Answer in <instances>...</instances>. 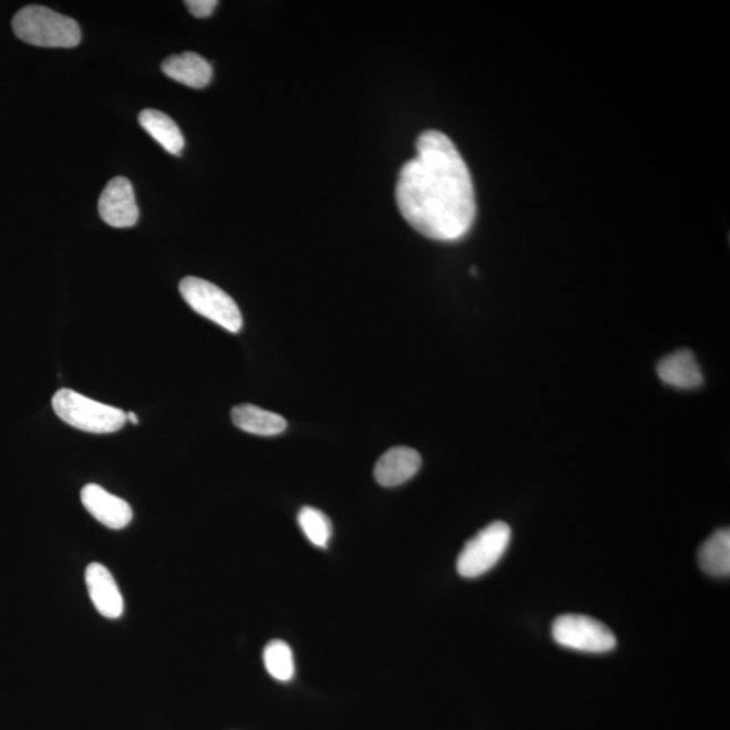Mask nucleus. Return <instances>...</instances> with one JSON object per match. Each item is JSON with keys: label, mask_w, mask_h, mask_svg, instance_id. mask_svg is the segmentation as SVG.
<instances>
[{"label": "nucleus", "mask_w": 730, "mask_h": 730, "mask_svg": "<svg viewBox=\"0 0 730 730\" xmlns=\"http://www.w3.org/2000/svg\"><path fill=\"white\" fill-rule=\"evenodd\" d=\"M417 155L403 165L397 183V205L411 228L435 241L467 236L476 217L469 165L446 134L422 133Z\"/></svg>", "instance_id": "obj_1"}, {"label": "nucleus", "mask_w": 730, "mask_h": 730, "mask_svg": "<svg viewBox=\"0 0 730 730\" xmlns=\"http://www.w3.org/2000/svg\"><path fill=\"white\" fill-rule=\"evenodd\" d=\"M12 32L27 44L41 48H75L82 30L71 17L44 8L28 6L12 18Z\"/></svg>", "instance_id": "obj_2"}, {"label": "nucleus", "mask_w": 730, "mask_h": 730, "mask_svg": "<svg viewBox=\"0 0 730 730\" xmlns=\"http://www.w3.org/2000/svg\"><path fill=\"white\" fill-rule=\"evenodd\" d=\"M52 407L60 420L89 433H114L127 421L125 411L89 400L88 397L69 389L60 390L53 395Z\"/></svg>", "instance_id": "obj_3"}, {"label": "nucleus", "mask_w": 730, "mask_h": 730, "mask_svg": "<svg viewBox=\"0 0 730 730\" xmlns=\"http://www.w3.org/2000/svg\"><path fill=\"white\" fill-rule=\"evenodd\" d=\"M179 290L189 308L219 325L220 328L237 333L243 328V316L235 299L223 288L205 279L187 276L181 281Z\"/></svg>", "instance_id": "obj_4"}, {"label": "nucleus", "mask_w": 730, "mask_h": 730, "mask_svg": "<svg viewBox=\"0 0 730 730\" xmlns=\"http://www.w3.org/2000/svg\"><path fill=\"white\" fill-rule=\"evenodd\" d=\"M511 539V526L502 521L483 527L460 552L456 564L459 575L475 579L487 574L505 555Z\"/></svg>", "instance_id": "obj_5"}, {"label": "nucleus", "mask_w": 730, "mask_h": 730, "mask_svg": "<svg viewBox=\"0 0 730 730\" xmlns=\"http://www.w3.org/2000/svg\"><path fill=\"white\" fill-rule=\"evenodd\" d=\"M552 637L561 647L587 654H606L615 649V634L597 619L582 615H563L552 625Z\"/></svg>", "instance_id": "obj_6"}, {"label": "nucleus", "mask_w": 730, "mask_h": 730, "mask_svg": "<svg viewBox=\"0 0 730 730\" xmlns=\"http://www.w3.org/2000/svg\"><path fill=\"white\" fill-rule=\"evenodd\" d=\"M100 216L113 228H132L137 224L140 212L131 181L124 176L110 181L100 198Z\"/></svg>", "instance_id": "obj_7"}, {"label": "nucleus", "mask_w": 730, "mask_h": 730, "mask_svg": "<svg viewBox=\"0 0 730 730\" xmlns=\"http://www.w3.org/2000/svg\"><path fill=\"white\" fill-rule=\"evenodd\" d=\"M81 500L85 511L92 517L109 529L120 531L124 529L133 520V511L131 505L120 496L110 494L97 484L90 483L84 486L81 494Z\"/></svg>", "instance_id": "obj_8"}, {"label": "nucleus", "mask_w": 730, "mask_h": 730, "mask_svg": "<svg viewBox=\"0 0 730 730\" xmlns=\"http://www.w3.org/2000/svg\"><path fill=\"white\" fill-rule=\"evenodd\" d=\"M85 586H88L92 605L101 616L116 619L124 615V597L106 566L101 563H91L85 569Z\"/></svg>", "instance_id": "obj_9"}, {"label": "nucleus", "mask_w": 730, "mask_h": 730, "mask_svg": "<svg viewBox=\"0 0 730 730\" xmlns=\"http://www.w3.org/2000/svg\"><path fill=\"white\" fill-rule=\"evenodd\" d=\"M422 459L409 446L391 448L378 460L373 476L383 487H397L414 477L420 471Z\"/></svg>", "instance_id": "obj_10"}, {"label": "nucleus", "mask_w": 730, "mask_h": 730, "mask_svg": "<svg viewBox=\"0 0 730 730\" xmlns=\"http://www.w3.org/2000/svg\"><path fill=\"white\" fill-rule=\"evenodd\" d=\"M658 377L662 383L679 390H695L701 388L703 373L695 353L689 349L666 356L658 364Z\"/></svg>", "instance_id": "obj_11"}, {"label": "nucleus", "mask_w": 730, "mask_h": 730, "mask_svg": "<svg viewBox=\"0 0 730 730\" xmlns=\"http://www.w3.org/2000/svg\"><path fill=\"white\" fill-rule=\"evenodd\" d=\"M162 70L172 81L201 90L210 84L212 64L198 53L184 52L163 61Z\"/></svg>", "instance_id": "obj_12"}, {"label": "nucleus", "mask_w": 730, "mask_h": 730, "mask_svg": "<svg viewBox=\"0 0 730 730\" xmlns=\"http://www.w3.org/2000/svg\"><path fill=\"white\" fill-rule=\"evenodd\" d=\"M232 421L241 431L256 435H278L287 429L284 417L255 404H238L232 410Z\"/></svg>", "instance_id": "obj_13"}, {"label": "nucleus", "mask_w": 730, "mask_h": 730, "mask_svg": "<svg viewBox=\"0 0 730 730\" xmlns=\"http://www.w3.org/2000/svg\"><path fill=\"white\" fill-rule=\"evenodd\" d=\"M140 125L155 138L163 148L174 156H181L184 148V137L179 126L167 114L157 110L146 109L138 115Z\"/></svg>", "instance_id": "obj_14"}, {"label": "nucleus", "mask_w": 730, "mask_h": 730, "mask_svg": "<svg viewBox=\"0 0 730 730\" xmlns=\"http://www.w3.org/2000/svg\"><path fill=\"white\" fill-rule=\"evenodd\" d=\"M699 566L710 576L726 578L730 574V532L717 531L703 543L698 554Z\"/></svg>", "instance_id": "obj_15"}, {"label": "nucleus", "mask_w": 730, "mask_h": 730, "mask_svg": "<svg viewBox=\"0 0 730 730\" xmlns=\"http://www.w3.org/2000/svg\"><path fill=\"white\" fill-rule=\"evenodd\" d=\"M263 660L267 672L279 682H288L296 675L292 649L285 641L268 642L264 648Z\"/></svg>", "instance_id": "obj_16"}, {"label": "nucleus", "mask_w": 730, "mask_h": 730, "mask_svg": "<svg viewBox=\"0 0 730 730\" xmlns=\"http://www.w3.org/2000/svg\"><path fill=\"white\" fill-rule=\"evenodd\" d=\"M298 524L312 545L318 548H328L331 535H333V526L327 514L316 507L305 506L298 514Z\"/></svg>", "instance_id": "obj_17"}, {"label": "nucleus", "mask_w": 730, "mask_h": 730, "mask_svg": "<svg viewBox=\"0 0 730 730\" xmlns=\"http://www.w3.org/2000/svg\"><path fill=\"white\" fill-rule=\"evenodd\" d=\"M184 4L194 17L207 18L217 9L218 2L217 0H187Z\"/></svg>", "instance_id": "obj_18"}, {"label": "nucleus", "mask_w": 730, "mask_h": 730, "mask_svg": "<svg viewBox=\"0 0 730 730\" xmlns=\"http://www.w3.org/2000/svg\"><path fill=\"white\" fill-rule=\"evenodd\" d=\"M126 417H127V420H128V421H131L132 423H134V425H137V423H138V417H137V414H134L133 411H128V413H126Z\"/></svg>", "instance_id": "obj_19"}]
</instances>
